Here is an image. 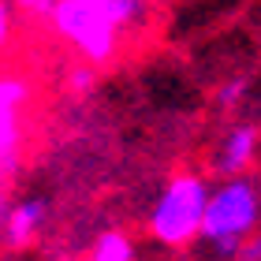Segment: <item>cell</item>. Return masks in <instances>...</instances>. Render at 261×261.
<instances>
[{
  "instance_id": "obj_10",
  "label": "cell",
  "mask_w": 261,
  "mask_h": 261,
  "mask_svg": "<svg viewBox=\"0 0 261 261\" xmlns=\"http://www.w3.org/2000/svg\"><path fill=\"white\" fill-rule=\"evenodd\" d=\"M235 257H243V261H261V235H250L243 246H239V254Z\"/></svg>"
},
{
  "instance_id": "obj_5",
  "label": "cell",
  "mask_w": 261,
  "mask_h": 261,
  "mask_svg": "<svg viewBox=\"0 0 261 261\" xmlns=\"http://www.w3.org/2000/svg\"><path fill=\"white\" fill-rule=\"evenodd\" d=\"M254 153H257V127L239 123V127L228 130V138H224L220 157H217V168L224 175H239L243 168H250Z\"/></svg>"
},
{
  "instance_id": "obj_2",
  "label": "cell",
  "mask_w": 261,
  "mask_h": 261,
  "mask_svg": "<svg viewBox=\"0 0 261 261\" xmlns=\"http://www.w3.org/2000/svg\"><path fill=\"white\" fill-rule=\"evenodd\" d=\"M209 187L198 179L194 172H179L164 183V191L157 198V205L149 213V231L157 243L168 246H183L194 235H201L205 224V209H209Z\"/></svg>"
},
{
  "instance_id": "obj_3",
  "label": "cell",
  "mask_w": 261,
  "mask_h": 261,
  "mask_svg": "<svg viewBox=\"0 0 261 261\" xmlns=\"http://www.w3.org/2000/svg\"><path fill=\"white\" fill-rule=\"evenodd\" d=\"M257 217H261V201H257L254 183L231 175L224 187H217L209 194L201 239H209L220 254H239V246L254 235Z\"/></svg>"
},
{
  "instance_id": "obj_9",
  "label": "cell",
  "mask_w": 261,
  "mask_h": 261,
  "mask_svg": "<svg viewBox=\"0 0 261 261\" xmlns=\"http://www.w3.org/2000/svg\"><path fill=\"white\" fill-rule=\"evenodd\" d=\"M67 82H71V90H75V93H86L93 86V67H75Z\"/></svg>"
},
{
  "instance_id": "obj_1",
  "label": "cell",
  "mask_w": 261,
  "mask_h": 261,
  "mask_svg": "<svg viewBox=\"0 0 261 261\" xmlns=\"http://www.w3.org/2000/svg\"><path fill=\"white\" fill-rule=\"evenodd\" d=\"M142 15L146 0H60L53 30L86 64H109L120 49V34L142 22Z\"/></svg>"
},
{
  "instance_id": "obj_11",
  "label": "cell",
  "mask_w": 261,
  "mask_h": 261,
  "mask_svg": "<svg viewBox=\"0 0 261 261\" xmlns=\"http://www.w3.org/2000/svg\"><path fill=\"white\" fill-rule=\"evenodd\" d=\"M8 34H11V8H8V0H0V49H4Z\"/></svg>"
},
{
  "instance_id": "obj_6",
  "label": "cell",
  "mask_w": 261,
  "mask_h": 261,
  "mask_svg": "<svg viewBox=\"0 0 261 261\" xmlns=\"http://www.w3.org/2000/svg\"><path fill=\"white\" fill-rule=\"evenodd\" d=\"M45 201L41 198H22L8 209V220H4V239L8 246H27L34 235H38L41 220H45Z\"/></svg>"
},
{
  "instance_id": "obj_8",
  "label": "cell",
  "mask_w": 261,
  "mask_h": 261,
  "mask_svg": "<svg viewBox=\"0 0 261 261\" xmlns=\"http://www.w3.org/2000/svg\"><path fill=\"white\" fill-rule=\"evenodd\" d=\"M243 93H246V79H231L217 90V105L220 109H235V105L243 101Z\"/></svg>"
},
{
  "instance_id": "obj_12",
  "label": "cell",
  "mask_w": 261,
  "mask_h": 261,
  "mask_svg": "<svg viewBox=\"0 0 261 261\" xmlns=\"http://www.w3.org/2000/svg\"><path fill=\"white\" fill-rule=\"evenodd\" d=\"M8 209H11V205H8V194H4V179H0V224L8 220Z\"/></svg>"
},
{
  "instance_id": "obj_4",
  "label": "cell",
  "mask_w": 261,
  "mask_h": 261,
  "mask_svg": "<svg viewBox=\"0 0 261 261\" xmlns=\"http://www.w3.org/2000/svg\"><path fill=\"white\" fill-rule=\"evenodd\" d=\"M30 101V82L22 75H0V179L19 168L22 157V112Z\"/></svg>"
},
{
  "instance_id": "obj_7",
  "label": "cell",
  "mask_w": 261,
  "mask_h": 261,
  "mask_svg": "<svg viewBox=\"0 0 261 261\" xmlns=\"http://www.w3.org/2000/svg\"><path fill=\"white\" fill-rule=\"evenodd\" d=\"M56 4H60V0H15L19 15H27V19H34V22H45V19L53 22Z\"/></svg>"
}]
</instances>
